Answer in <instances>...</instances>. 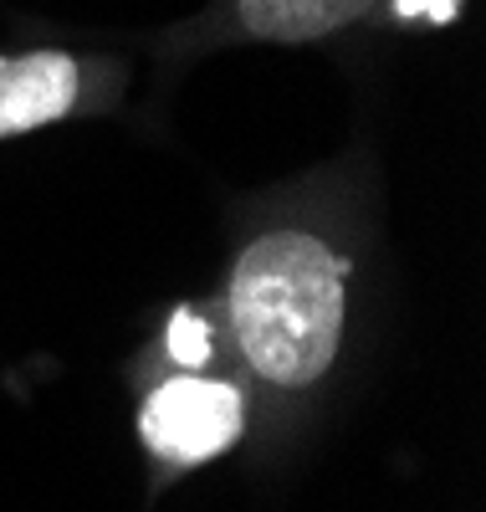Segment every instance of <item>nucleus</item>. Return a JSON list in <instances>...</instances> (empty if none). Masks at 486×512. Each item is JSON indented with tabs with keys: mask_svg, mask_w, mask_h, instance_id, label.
Here are the masks:
<instances>
[{
	"mask_svg": "<svg viewBox=\"0 0 486 512\" xmlns=\"http://www.w3.org/2000/svg\"><path fill=\"white\" fill-rule=\"evenodd\" d=\"M231 328L267 384L323 379L343 338V262L307 231L251 241L231 272Z\"/></svg>",
	"mask_w": 486,
	"mask_h": 512,
	"instance_id": "f257e3e1",
	"label": "nucleus"
},
{
	"mask_svg": "<svg viewBox=\"0 0 486 512\" xmlns=\"http://www.w3.org/2000/svg\"><path fill=\"white\" fill-rule=\"evenodd\" d=\"M241 395L226 379H200V374H180L159 384L144 405V446L169 461V466H200L220 451H231L241 436Z\"/></svg>",
	"mask_w": 486,
	"mask_h": 512,
	"instance_id": "f03ea898",
	"label": "nucleus"
},
{
	"mask_svg": "<svg viewBox=\"0 0 486 512\" xmlns=\"http://www.w3.org/2000/svg\"><path fill=\"white\" fill-rule=\"evenodd\" d=\"M77 103V62L67 52H26L0 57V139L31 134Z\"/></svg>",
	"mask_w": 486,
	"mask_h": 512,
	"instance_id": "7ed1b4c3",
	"label": "nucleus"
},
{
	"mask_svg": "<svg viewBox=\"0 0 486 512\" xmlns=\"http://www.w3.org/2000/svg\"><path fill=\"white\" fill-rule=\"evenodd\" d=\"M236 11L251 36L292 47V41H318L353 26L374 11V0H236Z\"/></svg>",
	"mask_w": 486,
	"mask_h": 512,
	"instance_id": "20e7f679",
	"label": "nucleus"
},
{
	"mask_svg": "<svg viewBox=\"0 0 486 512\" xmlns=\"http://www.w3.org/2000/svg\"><path fill=\"white\" fill-rule=\"evenodd\" d=\"M164 344H169V359H180V364H205L210 359V328L195 318V313H174L169 318V333H164Z\"/></svg>",
	"mask_w": 486,
	"mask_h": 512,
	"instance_id": "39448f33",
	"label": "nucleus"
},
{
	"mask_svg": "<svg viewBox=\"0 0 486 512\" xmlns=\"http://www.w3.org/2000/svg\"><path fill=\"white\" fill-rule=\"evenodd\" d=\"M461 0H394L400 16H430V21H451Z\"/></svg>",
	"mask_w": 486,
	"mask_h": 512,
	"instance_id": "423d86ee",
	"label": "nucleus"
}]
</instances>
